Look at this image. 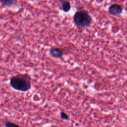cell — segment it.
Here are the masks:
<instances>
[{
  "mask_svg": "<svg viewBox=\"0 0 127 127\" xmlns=\"http://www.w3.org/2000/svg\"><path fill=\"white\" fill-rule=\"evenodd\" d=\"M4 126L5 127H21L18 125L9 121H6L4 123Z\"/></svg>",
  "mask_w": 127,
  "mask_h": 127,
  "instance_id": "obj_7",
  "label": "cell"
},
{
  "mask_svg": "<svg viewBox=\"0 0 127 127\" xmlns=\"http://www.w3.org/2000/svg\"><path fill=\"white\" fill-rule=\"evenodd\" d=\"M10 85L14 89L26 92L31 88V77L28 73H19L10 78Z\"/></svg>",
  "mask_w": 127,
  "mask_h": 127,
  "instance_id": "obj_1",
  "label": "cell"
},
{
  "mask_svg": "<svg viewBox=\"0 0 127 127\" xmlns=\"http://www.w3.org/2000/svg\"><path fill=\"white\" fill-rule=\"evenodd\" d=\"M73 21L77 27L86 28L90 25L92 22V17L86 10H80L74 13Z\"/></svg>",
  "mask_w": 127,
  "mask_h": 127,
  "instance_id": "obj_2",
  "label": "cell"
},
{
  "mask_svg": "<svg viewBox=\"0 0 127 127\" xmlns=\"http://www.w3.org/2000/svg\"><path fill=\"white\" fill-rule=\"evenodd\" d=\"M49 54L52 57L56 59H61L64 55L62 50L57 47H51L49 50Z\"/></svg>",
  "mask_w": 127,
  "mask_h": 127,
  "instance_id": "obj_4",
  "label": "cell"
},
{
  "mask_svg": "<svg viewBox=\"0 0 127 127\" xmlns=\"http://www.w3.org/2000/svg\"><path fill=\"white\" fill-rule=\"evenodd\" d=\"M62 4V10L64 12H67L70 10L71 5L68 0H59Z\"/></svg>",
  "mask_w": 127,
  "mask_h": 127,
  "instance_id": "obj_6",
  "label": "cell"
},
{
  "mask_svg": "<svg viewBox=\"0 0 127 127\" xmlns=\"http://www.w3.org/2000/svg\"><path fill=\"white\" fill-rule=\"evenodd\" d=\"M123 7L117 3L111 4L108 8L109 14L114 16L120 15L123 12Z\"/></svg>",
  "mask_w": 127,
  "mask_h": 127,
  "instance_id": "obj_3",
  "label": "cell"
},
{
  "mask_svg": "<svg viewBox=\"0 0 127 127\" xmlns=\"http://www.w3.org/2000/svg\"><path fill=\"white\" fill-rule=\"evenodd\" d=\"M61 118L64 120H68L69 119V117L65 112L64 111H61L60 112Z\"/></svg>",
  "mask_w": 127,
  "mask_h": 127,
  "instance_id": "obj_8",
  "label": "cell"
},
{
  "mask_svg": "<svg viewBox=\"0 0 127 127\" xmlns=\"http://www.w3.org/2000/svg\"><path fill=\"white\" fill-rule=\"evenodd\" d=\"M0 3L4 6L10 7L16 5L17 0H0Z\"/></svg>",
  "mask_w": 127,
  "mask_h": 127,
  "instance_id": "obj_5",
  "label": "cell"
}]
</instances>
